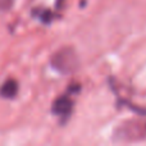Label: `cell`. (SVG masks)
<instances>
[{
	"instance_id": "7a4b0ae2",
	"label": "cell",
	"mask_w": 146,
	"mask_h": 146,
	"mask_svg": "<svg viewBox=\"0 0 146 146\" xmlns=\"http://www.w3.org/2000/svg\"><path fill=\"white\" fill-rule=\"evenodd\" d=\"M73 101L68 96H62V98L56 99L55 103L53 105V111L58 115H68L72 110Z\"/></svg>"
},
{
	"instance_id": "277c9868",
	"label": "cell",
	"mask_w": 146,
	"mask_h": 146,
	"mask_svg": "<svg viewBox=\"0 0 146 146\" xmlns=\"http://www.w3.org/2000/svg\"><path fill=\"white\" fill-rule=\"evenodd\" d=\"M51 18H53V14H51V12H49V10H45V12L41 14V21H42L44 23H50Z\"/></svg>"
},
{
	"instance_id": "3957f363",
	"label": "cell",
	"mask_w": 146,
	"mask_h": 146,
	"mask_svg": "<svg viewBox=\"0 0 146 146\" xmlns=\"http://www.w3.org/2000/svg\"><path fill=\"white\" fill-rule=\"evenodd\" d=\"M18 92V83L15 80H8L0 87V95L5 99H13Z\"/></svg>"
},
{
	"instance_id": "6da1fadb",
	"label": "cell",
	"mask_w": 146,
	"mask_h": 146,
	"mask_svg": "<svg viewBox=\"0 0 146 146\" xmlns=\"http://www.w3.org/2000/svg\"><path fill=\"white\" fill-rule=\"evenodd\" d=\"M77 56L72 49H63L58 51L51 59V64L56 71L62 73L72 72L77 68Z\"/></svg>"
}]
</instances>
